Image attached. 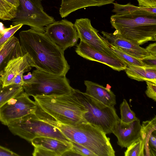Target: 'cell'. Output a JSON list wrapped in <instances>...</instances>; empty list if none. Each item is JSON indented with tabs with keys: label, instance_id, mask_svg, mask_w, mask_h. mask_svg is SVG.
<instances>
[{
	"label": "cell",
	"instance_id": "obj_19",
	"mask_svg": "<svg viewBox=\"0 0 156 156\" xmlns=\"http://www.w3.org/2000/svg\"><path fill=\"white\" fill-rule=\"evenodd\" d=\"M124 70L128 76L139 81L146 80L156 83V67L127 66Z\"/></svg>",
	"mask_w": 156,
	"mask_h": 156
},
{
	"label": "cell",
	"instance_id": "obj_16",
	"mask_svg": "<svg viewBox=\"0 0 156 156\" xmlns=\"http://www.w3.org/2000/svg\"><path fill=\"white\" fill-rule=\"evenodd\" d=\"M84 83L86 88L85 93L88 95L109 106L114 107L116 104L115 95L108 84L105 87L89 80H85Z\"/></svg>",
	"mask_w": 156,
	"mask_h": 156
},
{
	"label": "cell",
	"instance_id": "obj_33",
	"mask_svg": "<svg viewBox=\"0 0 156 156\" xmlns=\"http://www.w3.org/2000/svg\"><path fill=\"white\" fill-rule=\"evenodd\" d=\"M145 48L151 55L156 56V43L150 44Z\"/></svg>",
	"mask_w": 156,
	"mask_h": 156
},
{
	"label": "cell",
	"instance_id": "obj_31",
	"mask_svg": "<svg viewBox=\"0 0 156 156\" xmlns=\"http://www.w3.org/2000/svg\"><path fill=\"white\" fill-rule=\"evenodd\" d=\"M140 7L153 8L156 7V0H136Z\"/></svg>",
	"mask_w": 156,
	"mask_h": 156
},
{
	"label": "cell",
	"instance_id": "obj_27",
	"mask_svg": "<svg viewBox=\"0 0 156 156\" xmlns=\"http://www.w3.org/2000/svg\"><path fill=\"white\" fill-rule=\"evenodd\" d=\"M71 142L72 144L71 150L78 156H97L91 151L77 143Z\"/></svg>",
	"mask_w": 156,
	"mask_h": 156
},
{
	"label": "cell",
	"instance_id": "obj_26",
	"mask_svg": "<svg viewBox=\"0 0 156 156\" xmlns=\"http://www.w3.org/2000/svg\"><path fill=\"white\" fill-rule=\"evenodd\" d=\"M23 26L20 24L12 26L5 28L3 32L0 33V47L6 43Z\"/></svg>",
	"mask_w": 156,
	"mask_h": 156
},
{
	"label": "cell",
	"instance_id": "obj_7",
	"mask_svg": "<svg viewBox=\"0 0 156 156\" xmlns=\"http://www.w3.org/2000/svg\"><path fill=\"white\" fill-rule=\"evenodd\" d=\"M29 83L23 86L24 91L33 97L39 96L60 95L71 93L73 89L66 76H58L36 69Z\"/></svg>",
	"mask_w": 156,
	"mask_h": 156
},
{
	"label": "cell",
	"instance_id": "obj_17",
	"mask_svg": "<svg viewBox=\"0 0 156 156\" xmlns=\"http://www.w3.org/2000/svg\"><path fill=\"white\" fill-rule=\"evenodd\" d=\"M24 54L19 39L13 36L6 43L0 47V77L8 62L14 58Z\"/></svg>",
	"mask_w": 156,
	"mask_h": 156
},
{
	"label": "cell",
	"instance_id": "obj_3",
	"mask_svg": "<svg viewBox=\"0 0 156 156\" xmlns=\"http://www.w3.org/2000/svg\"><path fill=\"white\" fill-rule=\"evenodd\" d=\"M35 114L40 120L57 128L69 141L85 147L97 156H115L110 138L97 127L88 123L75 126L60 123L39 108Z\"/></svg>",
	"mask_w": 156,
	"mask_h": 156
},
{
	"label": "cell",
	"instance_id": "obj_4",
	"mask_svg": "<svg viewBox=\"0 0 156 156\" xmlns=\"http://www.w3.org/2000/svg\"><path fill=\"white\" fill-rule=\"evenodd\" d=\"M34 98L40 108L60 123L75 126L85 122L83 115L87 111L73 90L64 95Z\"/></svg>",
	"mask_w": 156,
	"mask_h": 156
},
{
	"label": "cell",
	"instance_id": "obj_1",
	"mask_svg": "<svg viewBox=\"0 0 156 156\" xmlns=\"http://www.w3.org/2000/svg\"><path fill=\"white\" fill-rule=\"evenodd\" d=\"M110 17L114 35L126 39L139 45L156 41V7L136 6L113 3Z\"/></svg>",
	"mask_w": 156,
	"mask_h": 156
},
{
	"label": "cell",
	"instance_id": "obj_21",
	"mask_svg": "<svg viewBox=\"0 0 156 156\" xmlns=\"http://www.w3.org/2000/svg\"><path fill=\"white\" fill-rule=\"evenodd\" d=\"M22 86L12 84L0 89V108L12 98L24 91Z\"/></svg>",
	"mask_w": 156,
	"mask_h": 156
},
{
	"label": "cell",
	"instance_id": "obj_12",
	"mask_svg": "<svg viewBox=\"0 0 156 156\" xmlns=\"http://www.w3.org/2000/svg\"><path fill=\"white\" fill-rule=\"evenodd\" d=\"M32 67V64L26 54L11 60L0 77L2 87L12 84L23 86L24 84L23 74L30 71Z\"/></svg>",
	"mask_w": 156,
	"mask_h": 156
},
{
	"label": "cell",
	"instance_id": "obj_15",
	"mask_svg": "<svg viewBox=\"0 0 156 156\" xmlns=\"http://www.w3.org/2000/svg\"><path fill=\"white\" fill-rule=\"evenodd\" d=\"M101 33L110 44L131 55L140 58L151 55L145 48L126 39L104 31Z\"/></svg>",
	"mask_w": 156,
	"mask_h": 156
},
{
	"label": "cell",
	"instance_id": "obj_20",
	"mask_svg": "<svg viewBox=\"0 0 156 156\" xmlns=\"http://www.w3.org/2000/svg\"><path fill=\"white\" fill-rule=\"evenodd\" d=\"M156 131V116L149 120L143 121L141 125L140 137L143 140L144 144L145 156H151L148 146L149 138L152 133Z\"/></svg>",
	"mask_w": 156,
	"mask_h": 156
},
{
	"label": "cell",
	"instance_id": "obj_22",
	"mask_svg": "<svg viewBox=\"0 0 156 156\" xmlns=\"http://www.w3.org/2000/svg\"><path fill=\"white\" fill-rule=\"evenodd\" d=\"M110 47L116 57L123 61L127 66H144L140 58L131 55L110 44Z\"/></svg>",
	"mask_w": 156,
	"mask_h": 156
},
{
	"label": "cell",
	"instance_id": "obj_9",
	"mask_svg": "<svg viewBox=\"0 0 156 156\" xmlns=\"http://www.w3.org/2000/svg\"><path fill=\"white\" fill-rule=\"evenodd\" d=\"M24 91L12 98L0 108V122L9 123L28 115L35 113L37 105Z\"/></svg>",
	"mask_w": 156,
	"mask_h": 156
},
{
	"label": "cell",
	"instance_id": "obj_34",
	"mask_svg": "<svg viewBox=\"0 0 156 156\" xmlns=\"http://www.w3.org/2000/svg\"><path fill=\"white\" fill-rule=\"evenodd\" d=\"M33 74L30 72H29L27 75H23L22 78L24 83V85L30 83L33 78Z\"/></svg>",
	"mask_w": 156,
	"mask_h": 156
},
{
	"label": "cell",
	"instance_id": "obj_30",
	"mask_svg": "<svg viewBox=\"0 0 156 156\" xmlns=\"http://www.w3.org/2000/svg\"><path fill=\"white\" fill-rule=\"evenodd\" d=\"M144 66L156 67V56L151 55L140 58Z\"/></svg>",
	"mask_w": 156,
	"mask_h": 156
},
{
	"label": "cell",
	"instance_id": "obj_10",
	"mask_svg": "<svg viewBox=\"0 0 156 156\" xmlns=\"http://www.w3.org/2000/svg\"><path fill=\"white\" fill-rule=\"evenodd\" d=\"M44 33L64 51L76 45L79 39L74 24L66 19L55 21L47 26Z\"/></svg>",
	"mask_w": 156,
	"mask_h": 156
},
{
	"label": "cell",
	"instance_id": "obj_37",
	"mask_svg": "<svg viewBox=\"0 0 156 156\" xmlns=\"http://www.w3.org/2000/svg\"><path fill=\"white\" fill-rule=\"evenodd\" d=\"M2 83L1 80L0 79V89L2 87Z\"/></svg>",
	"mask_w": 156,
	"mask_h": 156
},
{
	"label": "cell",
	"instance_id": "obj_23",
	"mask_svg": "<svg viewBox=\"0 0 156 156\" xmlns=\"http://www.w3.org/2000/svg\"><path fill=\"white\" fill-rule=\"evenodd\" d=\"M17 8L7 0H0V19L11 20L16 16Z\"/></svg>",
	"mask_w": 156,
	"mask_h": 156
},
{
	"label": "cell",
	"instance_id": "obj_18",
	"mask_svg": "<svg viewBox=\"0 0 156 156\" xmlns=\"http://www.w3.org/2000/svg\"><path fill=\"white\" fill-rule=\"evenodd\" d=\"M34 147L44 149L55 152L58 156H62L71 148L72 144L58 139L47 137H36L30 141Z\"/></svg>",
	"mask_w": 156,
	"mask_h": 156
},
{
	"label": "cell",
	"instance_id": "obj_35",
	"mask_svg": "<svg viewBox=\"0 0 156 156\" xmlns=\"http://www.w3.org/2000/svg\"><path fill=\"white\" fill-rule=\"evenodd\" d=\"M9 2L18 8L20 5V3L19 0H7Z\"/></svg>",
	"mask_w": 156,
	"mask_h": 156
},
{
	"label": "cell",
	"instance_id": "obj_36",
	"mask_svg": "<svg viewBox=\"0 0 156 156\" xmlns=\"http://www.w3.org/2000/svg\"><path fill=\"white\" fill-rule=\"evenodd\" d=\"M5 29L3 23L1 22H0V33H2L3 32L5 31Z\"/></svg>",
	"mask_w": 156,
	"mask_h": 156
},
{
	"label": "cell",
	"instance_id": "obj_8",
	"mask_svg": "<svg viewBox=\"0 0 156 156\" xmlns=\"http://www.w3.org/2000/svg\"><path fill=\"white\" fill-rule=\"evenodd\" d=\"M15 17L11 20L13 26L20 24L29 26L38 32L44 33L45 27L55 21L44 11L42 0H19Z\"/></svg>",
	"mask_w": 156,
	"mask_h": 156
},
{
	"label": "cell",
	"instance_id": "obj_28",
	"mask_svg": "<svg viewBox=\"0 0 156 156\" xmlns=\"http://www.w3.org/2000/svg\"><path fill=\"white\" fill-rule=\"evenodd\" d=\"M147 90L145 93L147 97L156 101V83L146 80Z\"/></svg>",
	"mask_w": 156,
	"mask_h": 156
},
{
	"label": "cell",
	"instance_id": "obj_32",
	"mask_svg": "<svg viewBox=\"0 0 156 156\" xmlns=\"http://www.w3.org/2000/svg\"><path fill=\"white\" fill-rule=\"evenodd\" d=\"M19 155L10 149L0 145V156H18Z\"/></svg>",
	"mask_w": 156,
	"mask_h": 156
},
{
	"label": "cell",
	"instance_id": "obj_14",
	"mask_svg": "<svg viewBox=\"0 0 156 156\" xmlns=\"http://www.w3.org/2000/svg\"><path fill=\"white\" fill-rule=\"evenodd\" d=\"M141 125L137 118L129 123H125L119 118L115 125L113 133L117 137V143L122 148L127 147L140 136Z\"/></svg>",
	"mask_w": 156,
	"mask_h": 156
},
{
	"label": "cell",
	"instance_id": "obj_2",
	"mask_svg": "<svg viewBox=\"0 0 156 156\" xmlns=\"http://www.w3.org/2000/svg\"><path fill=\"white\" fill-rule=\"evenodd\" d=\"M19 36L22 50L30 59L33 67L54 75L66 76L70 66L65 57L64 51L44 33L31 28L20 31Z\"/></svg>",
	"mask_w": 156,
	"mask_h": 156
},
{
	"label": "cell",
	"instance_id": "obj_11",
	"mask_svg": "<svg viewBox=\"0 0 156 156\" xmlns=\"http://www.w3.org/2000/svg\"><path fill=\"white\" fill-rule=\"evenodd\" d=\"M79 38L96 50L108 56L118 58L110 47V43L94 28L87 18L76 20L74 24Z\"/></svg>",
	"mask_w": 156,
	"mask_h": 156
},
{
	"label": "cell",
	"instance_id": "obj_6",
	"mask_svg": "<svg viewBox=\"0 0 156 156\" xmlns=\"http://www.w3.org/2000/svg\"><path fill=\"white\" fill-rule=\"evenodd\" d=\"M7 126L13 135L30 142L36 137H47L71 143L57 128L40 120L35 113L28 115Z\"/></svg>",
	"mask_w": 156,
	"mask_h": 156
},
{
	"label": "cell",
	"instance_id": "obj_24",
	"mask_svg": "<svg viewBox=\"0 0 156 156\" xmlns=\"http://www.w3.org/2000/svg\"><path fill=\"white\" fill-rule=\"evenodd\" d=\"M125 156H144V144L140 136L127 147Z\"/></svg>",
	"mask_w": 156,
	"mask_h": 156
},
{
	"label": "cell",
	"instance_id": "obj_13",
	"mask_svg": "<svg viewBox=\"0 0 156 156\" xmlns=\"http://www.w3.org/2000/svg\"><path fill=\"white\" fill-rule=\"evenodd\" d=\"M75 51L78 55L86 59L101 63L116 71L124 70L127 66L120 59L104 54L82 41L76 45Z\"/></svg>",
	"mask_w": 156,
	"mask_h": 156
},
{
	"label": "cell",
	"instance_id": "obj_25",
	"mask_svg": "<svg viewBox=\"0 0 156 156\" xmlns=\"http://www.w3.org/2000/svg\"><path fill=\"white\" fill-rule=\"evenodd\" d=\"M120 119L123 122L129 123L138 118L136 117L135 113L130 109L129 104L125 99H123L120 105Z\"/></svg>",
	"mask_w": 156,
	"mask_h": 156
},
{
	"label": "cell",
	"instance_id": "obj_29",
	"mask_svg": "<svg viewBox=\"0 0 156 156\" xmlns=\"http://www.w3.org/2000/svg\"><path fill=\"white\" fill-rule=\"evenodd\" d=\"M34 149L32 155L34 156H58L55 152L37 147H34Z\"/></svg>",
	"mask_w": 156,
	"mask_h": 156
},
{
	"label": "cell",
	"instance_id": "obj_5",
	"mask_svg": "<svg viewBox=\"0 0 156 156\" xmlns=\"http://www.w3.org/2000/svg\"><path fill=\"white\" fill-rule=\"evenodd\" d=\"M73 91L87 111L83 115L84 122L97 127L106 134L112 133L119 118L114 107L107 106L78 90L73 88Z\"/></svg>",
	"mask_w": 156,
	"mask_h": 156
}]
</instances>
